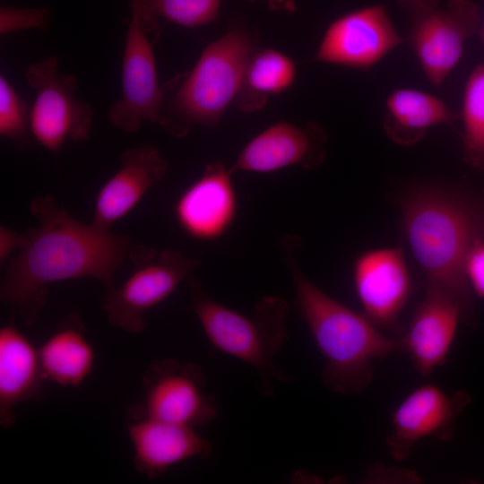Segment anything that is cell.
I'll list each match as a JSON object with an SVG mask.
<instances>
[{
  "label": "cell",
  "mask_w": 484,
  "mask_h": 484,
  "mask_svg": "<svg viewBox=\"0 0 484 484\" xmlns=\"http://www.w3.org/2000/svg\"><path fill=\"white\" fill-rule=\"evenodd\" d=\"M30 126V114L22 99L10 82L0 76V134L20 141L24 138Z\"/></svg>",
  "instance_id": "d4e9b609"
},
{
  "label": "cell",
  "mask_w": 484,
  "mask_h": 484,
  "mask_svg": "<svg viewBox=\"0 0 484 484\" xmlns=\"http://www.w3.org/2000/svg\"><path fill=\"white\" fill-rule=\"evenodd\" d=\"M401 226L427 286L449 294L463 322L475 324L472 291L464 274L467 254L484 238V203L449 188L419 185L403 195Z\"/></svg>",
  "instance_id": "7a4b0ae2"
},
{
  "label": "cell",
  "mask_w": 484,
  "mask_h": 484,
  "mask_svg": "<svg viewBox=\"0 0 484 484\" xmlns=\"http://www.w3.org/2000/svg\"><path fill=\"white\" fill-rule=\"evenodd\" d=\"M464 160L471 167L484 169V65L469 74L463 90L461 111Z\"/></svg>",
  "instance_id": "cb8c5ba5"
},
{
  "label": "cell",
  "mask_w": 484,
  "mask_h": 484,
  "mask_svg": "<svg viewBox=\"0 0 484 484\" xmlns=\"http://www.w3.org/2000/svg\"><path fill=\"white\" fill-rule=\"evenodd\" d=\"M403 41L386 8L382 4L368 5L333 21L321 38L314 60L366 70Z\"/></svg>",
  "instance_id": "30bf717a"
},
{
  "label": "cell",
  "mask_w": 484,
  "mask_h": 484,
  "mask_svg": "<svg viewBox=\"0 0 484 484\" xmlns=\"http://www.w3.org/2000/svg\"><path fill=\"white\" fill-rule=\"evenodd\" d=\"M128 255L133 272L108 292L102 307L111 325L137 334L145 328L144 314L169 297L201 262L177 250L143 245L129 249Z\"/></svg>",
  "instance_id": "52a82bcc"
},
{
  "label": "cell",
  "mask_w": 484,
  "mask_h": 484,
  "mask_svg": "<svg viewBox=\"0 0 484 484\" xmlns=\"http://www.w3.org/2000/svg\"><path fill=\"white\" fill-rule=\"evenodd\" d=\"M232 174L221 161L211 162L178 196L174 215L186 235L195 240L213 241L232 227L238 207Z\"/></svg>",
  "instance_id": "9a60e30c"
},
{
  "label": "cell",
  "mask_w": 484,
  "mask_h": 484,
  "mask_svg": "<svg viewBox=\"0 0 484 484\" xmlns=\"http://www.w3.org/2000/svg\"><path fill=\"white\" fill-rule=\"evenodd\" d=\"M119 169L101 186L95 201L92 223L111 229L127 215L168 169V161L153 145L125 151Z\"/></svg>",
  "instance_id": "ac0fdd59"
},
{
  "label": "cell",
  "mask_w": 484,
  "mask_h": 484,
  "mask_svg": "<svg viewBox=\"0 0 484 484\" xmlns=\"http://www.w3.org/2000/svg\"><path fill=\"white\" fill-rule=\"evenodd\" d=\"M298 239L280 241L290 273L295 302L325 359L322 379L332 391L353 394L367 388L373 376L372 362L402 349L400 340L383 333L364 314L338 302L300 271L294 257Z\"/></svg>",
  "instance_id": "3957f363"
},
{
  "label": "cell",
  "mask_w": 484,
  "mask_h": 484,
  "mask_svg": "<svg viewBox=\"0 0 484 484\" xmlns=\"http://www.w3.org/2000/svg\"><path fill=\"white\" fill-rule=\"evenodd\" d=\"M50 20L47 8H0V34L6 35L29 29H46Z\"/></svg>",
  "instance_id": "484cf974"
},
{
  "label": "cell",
  "mask_w": 484,
  "mask_h": 484,
  "mask_svg": "<svg viewBox=\"0 0 484 484\" xmlns=\"http://www.w3.org/2000/svg\"><path fill=\"white\" fill-rule=\"evenodd\" d=\"M222 0H131V9L143 30L154 31L159 18L186 28H198L214 22Z\"/></svg>",
  "instance_id": "603a6c76"
},
{
  "label": "cell",
  "mask_w": 484,
  "mask_h": 484,
  "mask_svg": "<svg viewBox=\"0 0 484 484\" xmlns=\"http://www.w3.org/2000/svg\"><path fill=\"white\" fill-rule=\"evenodd\" d=\"M142 380L143 402L131 408L129 417L195 428L217 416L215 400L197 365L171 359L156 360L143 374Z\"/></svg>",
  "instance_id": "9c48e42d"
},
{
  "label": "cell",
  "mask_w": 484,
  "mask_h": 484,
  "mask_svg": "<svg viewBox=\"0 0 484 484\" xmlns=\"http://www.w3.org/2000/svg\"><path fill=\"white\" fill-rule=\"evenodd\" d=\"M30 209L39 225L26 231V243L9 260L0 285L1 300L27 325L37 321L52 283L93 278L112 290L129 251L126 236L75 220L49 195H35Z\"/></svg>",
  "instance_id": "6da1fadb"
},
{
  "label": "cell",
  "mask_w": 484,
  "mask_h": 484,
  "mask_svg": "<svg viewBox=\"0 0 484 484\" xmlns=\"http://www.w3.org/2000/svg\"><path fill=\"white\" fill-rule=\"evenodd\" d=\"M255 46L254 35L241 26L210 43L158 122L177 137L186 135L194 125L216 126L235 102Z\"/></svg>",
  "instance_id": "277c9868"
},
{
  "label": "cell",
  "mask_w": 484,
  "mask_h": 484,
  "mask_svg": "<svg viewBox=\"0 0 484 484\" xmlns=\"http://www.w3.org/2000/svg\"><path fill=\"white\" fill-rule=\"evenodd\" d=\"M464 274L473 294L484 298V238L475 240L464 264Z\"/></svg>",
  "instance_id": "4316f807"
},
{
  "label": "cell",
  "mask_w": 484,
  "mask_h": 484,
  "mask_svg": "<svg viewBox=\"0 0 484 484\" xmlns=\"http://www.w3.org/2000/svg\"><path fill=\"white\" fill-rule=\"evenodd\" d=\"M478 35L480 37V42L482 46L484 47V16L481 18L480 29L478 31Z\"/></svg>",
  "instance_id": "f1b7e54d"
},
{
  "label": "cell",
  "mask_w": 484,
  "mask_h": 484,
  "mask_svg": "<svg viewBox=\"0 0 484 484\" xmlns=\"http://www.w3.org/2000/svg\"><path fill=\"white\" fill-rule=\"evenodd\" d=\"M296 77V65L286 54L273 48L255 52L246 68L235 103L242 112L261 109L269 97L289 90Z\"/></svg>",
  "instance_id": "7402d4cb"
},
{
  "label": "cell",
  "mask_w": 484,
  "mask_h": 484,
  "mask_svg": "<svg viewBox=\"0 0 484 484\" xmlns=\"http://www.w3.org/2000/svg\"><path fill=\"white\" fill-rule=\"evenodd\" d=\"M38 351L44 379L61 386H80L94 367V350L76 315L62 322Z\"/></svg>",
  "instance_id": "44dd1931"
},
{
  "label": "cell",
  "mask_w": 484,
  "mask_h": 484,
  "mask_svg": "<svg viewBox=\"0 0 484 484\" xmlns=\"http://www.w3.org/2000/svg\"><path fill=\"white\" fill-rule=\"evenodd\" d=\"M457 115L437 97L411 88L393 90L385 101L383 128L401 146L419 142L434 126L449 125Z\"/></svg>",
  "instance_id": "ffe728a7"
},
{
  "label": "cell",
  "mask_w": 484,
  "mask_h": 484,
  "mask_svg": "<svg viewBox=\"0 0 484 484\" xmlns=\"http://www.w3.org/2000/svg\"><path fill=\"white\" fill-rule=\"evenodd\" d=\"M44 376L38 350L15 326L13 320L0 329V425L16 422L18 403L38 400Z\"/></svg>",
  "instance_id": "d6986e66"
},
{
  "label": "cell",
  "mask_w": 484,
  "mask_h": 484,
  "mask_svg": "<svg viewBox=\"0 0 484 484\" xmlns=\"http://www.w3.org/2000/svg\"><path fill=\"white\" fill-rule=\"evenodd\" d=\"M25 79L36 92L30 128L40 145L57 151L66 138H88L93 124L92 108L75 97L76 77L59 73L56 56L31 64Z\"/></svg>",
  "instance_id": "ba28073f"
},
{
  "label": "cell",
  "mask_w": 484,
  "mask_h": 484,
  "mask_svg": "<svg viewBox=\"0 0 484 484\" xmlns=\"http://www.w3.org/2000/svg\"><path fill=\"white\" fill-rule=\"evenodd\" d=\"M326 132L315 122L298 125L279 121L254 136L230 169L233 173H272L289 167L314 169L326 157Z\"/></svg>",
  "instance_id": "5bb4252c"
},
{
  "label": "cell",
  "mask_w": 484,
  "mask_h": 484,
  "mask_svg": "<svg viewBox=\"0 0 484 484\" xmlns=\"http://www.w3.org/2000/svg\"><path fill=\"white\" fill-rule=\"evenodd\" d=\"M122 94L108 108L113 125L127 133L138 131L143 121L158 122L163 101L152 45L131 9L122 62Z\"/></svg>",
  "instance_id": "8fae6325"
},
{
  "label": "cell",
  "mask_w": 484,
  "mask_h": 484,
  "mask_svg": "<svg viewBox=\"0 0 484 484\" xmlns=\"http://www.w3.org/2000/svg\"><path fill=\"white\" fill-rule=\"evenodd\" d=\"M410 18L409 42L429 82L441 85L478 34L481 16L472 0H399Z\"/></svg>",
  "instance_id": "8992f818"
},
{
  "label": "cell",
  "mask_w": 484,
  "mask_h": 484,
  "mask_svg": "<svg viewBox=\"0 0 484 484\" xmlns=\"http://www.w3.org/2000/svg\"><path fill=\"white\" fill-rule=\"evenodd\" d=\"M463 314L459 304L446 292L426 286V293L418 305L403 337L402 350L411 357L422 376L446 363Z\"/></svg>",
  "instance_id": "2e32d148"
},
{
  "label": "cell",
  "mask_w": 484,
  "mask_h": 484,
  "mask_svg": "<svg viewBox=\"0 0 484 484\" xmlns=\"http://www.w3.org/2000/svg\"><path fill=\"white\" fill-rule=\"evenodd\" d=\"M188 286L190 309L213 347L252 367L260 376L266 393H272L274 382L287 380L273 362L289 338V305L285 299L263 296L253 313L246 315L210 298L196 279L189 277Z\"/></svg>",
  "instance_id": "5b68a950"
},
{
  "label": "cell",
  "mask_w": 484,
  "mask_h": 484,
  "mask_svg": "<svg viewBox=\"0 0 484 484\" xmlns=\"http://www.w3.org/2000/svg\"><path fill=\"white\" fill-rule=\"evenodd\" d=\"M352 281L363 314L378 328L394 329L411 291L402 248L363 252L353 262Z\"/></svg>",
  "instance_id": "7c38bea8"
},
{
  "label": "cell",
  "mask_w": 484,
  "mask_h": 484,
  "mask_svg": "<svg viewBox=\"0 0 484 484\" xmlns=\"http://www.w3.org/2000/svg\"><path fill=\"white\" fill-rule=\"evenodd\" d=\"M126 428L136 471L150 479L170 467L193 458H206L211 443L194 428L176 425L144 417H130Z\"/></svg>",
  "instance_id": "e0dca14e"
},
{
  "label": "cell",
  "mask_w": 484,
  "mask_h": 484,
  "mask_svg": "<svg viewBox=\"0 0 484 484\" xmlns=\"http://www.w3.org/2000/svg\"><path fill=\"white\" fill-rule=\"evenodd\" d=\"M26 232H17L5 226L0 227V263L3 264L26 243Z\"/></svg>",
  "instance_id": "83f0119b"
},
{
  "label": "cell",
  "mask_w": 484,
  "mask_h": 484,
  "mask_svg": "<svg viewBox=\"0 0 484 484\" xmlns=\"http://www.w3.org/2000/svg\"><path fill=\"white\" fill-rule=\"evenodd\" d=\"M470 402L462 390L448 395L431 384L414 389L392 415L393 430L385 439L389 454L402 461L423 438L450 441L459 415Z\"/></svg>",
  "instance_id": "4fadbf2b"
}]
</instances>
